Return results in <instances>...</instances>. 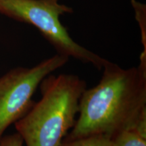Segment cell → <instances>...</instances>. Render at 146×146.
Returning a JSON list of instances; mask_svg holds the SVG:
<instances>
[{
	"mask_svg": "<svg viewBox=\"0 0 146 146\" xmlns=\"http://www.w3.org/2000/svg\"><path fill=\"white\" fill-rule=\"evenodd\" d=\"M23 138L18 133L1 137L0 139V146H23Z\"/></svg>",
	"mask_w": 146,
	"mask_h": 146,
	"instance_id": "8",
	"label": "cell"
},
{
	"mask_svg": "<svg viewBox=\"0 0 146 146\" xmlns=\"http://www.w3.org/2000/svg\"><path fill=\"white\" fill-rule=\"evenodd\" d=\"M68 60V56L57 54L31 68L13 69L0 77V139L33 105V96L41 81Z\"/></svg>",
	"mask_w": 146,
	"mask_h": 146,
	"instance_id": "4",
	"label": "cell"
},
{
	"mask_svg": "<svg viewBox=\"0 0 146 146\" xmlns=\"http://www.w3.org/2000/svg\"><path fill=\"white\" fill-rule=\"evenodd\" d=\"M72 12V8L58 0H0L1 14L35 27L58 54L102 70L108 60L76 43L60 22V16Z\"/></svg>",
	"mask_w": 146,
	"mask_h": 146,
	"instance_id": "3",
	"label": "cell"
},
{
	"mask_svg": "<svg viewBox=\"0 0 146 146\" xmlns=\"http://www.w3.org/2000/svg\"><path fill=\"white\" fill-rule=\"evenodd\" d=\"M132 3L136 12V18L139 23L141 31L142 43L144 46V50L140 57V62L146 63V25H145V6L137 2L135 0H132Z\"/></svg>",
	"mask_w": 146,
	"mask_h": 146,
	"instance_id": "7",
	"label": "cell"
},
{
	"mask_svg": "<svg viewBox=\"0 0 146 146\" xmlns=\"http://www.w3.org/2000/svg\"><path fill=\"white\" fill-rule=\"evenodd\" d=\"M102 69L99 83L82 94L79 116L63 141L146 129V66L124 69L108 61Z\"/></svg>",
	"mask_w": 146,
	"mask_h": 146,
	"instance_id": "1",
	"label": "cell"
},
{
	"mask_svg": "<svg viewBox=\"0 0 146 146\" xmlns=\"http://www.w3.org/2000/svg\"><path fill=\"white\" fill-rule=\"evenodd\" d=\"M41 99L15 127L27 146H61L76 123L86 83L73 74L47 76L39 85Z\"/></svg>",
	"mask_w": 146,
	"mask_h": 146,
	"instance_id": "2",
	"label": "cell"
},
{
	"mask_svg": "<svg viewBox=\"0 0 146 146\" xmlns=\"http://www.w3.org/2000/svg\"><path fill=\"white\" fill-rule=\"evenodd\" d=\"M61 146H112V139L106 135H93L69 141H62Z\"/></svg>",
	"mask_w": 146,
	"mask_h": 146,
	"instance_id": "6",
	"label": "cell"
},
{
	"mask_svg": "<svg viewBox=\"0 0 146 146\" xmlns=\"http://www.w3.org/2000/svg\"><path fill=\"white\" fill-rule=\"evenodd\" d=\"M111 139L112 146H146V129L123 131Z\"/></svg>",
	"mask_w": 146,
	"mask_h": 146,
	"instance_id": "5",
	"label": "cell"
}]
</instances>
